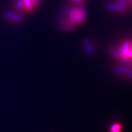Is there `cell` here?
<instances>
[{"label":"cell","instance_id":"obj_1","mask_svg":"<svg viewBox=\"0 0 132 132\" xmlns=\"http://www.w3.org/2000/svg\"><path fill=\"white\" fill-rule=\"evenodd\" d=\"M85 18V10L81 6L74 7L69 9L66 15L64 25L66 28H73L81 24Z\"/></svg>","mask_w":132,"mask_h":132},{"label":"cell","instance_id":"obj_2","mask_svg":"<svg viewBox=\"0 0 132 132\" xmlns=\"http://www.w3.org/2000/svg\"><path fill=\"white\" fill-rule=\"evenodd\" d=\"M117 55L123 61L128 62L131 58V44L130 41L123 42L120 47H119Z\"/></svg>","mask_w":132,"mask_h":132},{"label":"cell","instance_id":"obj_3","mask_svg":"<svg viewBox=\"0 0 132 132\" xmlns=\"http://www.w3.org/2000/svg\"><path fill=\"white\" fill-rule=\"evenodd\" d=\"M39 0H17L16 7L24 12H31L39 4Z\"/></svg>","mask_w":132,"mask_h":132},{"label":"cell","instance_id":"obj_4","mask_svg":"<svg viewBox=\"0 0 132 132\" xmlns=\"http://www.w3.org/2000/svg\"><path fill=\"white\" fill-rule=\"evenodd\" d=\"M122 127L119 123H115L112 125V126L110 128V132H120L121 130Z\"/></svg>","mask_w":132,"mask_h":132},{"label":"cell","instance_id":"obj_5","mask_svg":"<svg viewBox=\"0 0 132 132\" xmlns=\"http://www.w3.org/2000/svg\"><path fill=\"white\" fill-rule=\"evenodd\" d=\"M72 1H76V2H80V1H82V0H72Z\"/></svg>","mask_w":132,"mask_h":132}]
</instances>
